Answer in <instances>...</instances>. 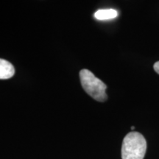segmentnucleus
Returning <instances> with one entry per match:
<instances>
[{
	"label": "nucleus",
	"instance_id": "obj_1",
	"mask_svg": "<svg viewBox=\"0 0 159 159\" xmlns=\"http://www.w3.org/2000/svg\"><path fill=\"white\" fill-rule=\"evenodd\" d=\"M147 142L140 133L131 132L125 137L122 146V159H143L146 153Z\"/></svg>",
	"mask_w": 159,
	"mask_h": 159
},
{
	"label": "nucleus",
	"instance_id": "obj_6",
	"mask_svg": "<svg viewBox=\"0 0 159 159\" xmlns=\"http://www.w3.org/2000/svg\"><path fill=\"white\" fill-rule=\"evenodd\" d=\"M131 130H134V126H132V128H131Z\"/></svg>",
	"mask_w": 159,
	"mask_h": 159
},
{
	"label": "nucleus",
	"instance_id": "obj_4",
	"mask_svg": "<svg viewBox=\"0 0 159 159\" xmlns=\"http://www.w3.org/2000/svg\"><path fill=\"white\" fill-rule=\"evenodd\" d=\"M118 16V12L114 9H102L94 13L95 19L97 20H109L115 19Z\"/></svg>",
	"mask_w": 159,
	"mask_h": 159
},
{
	"label": "nucleus",
	"instance_id": "obj_5",
	"mask_svg": "<svg viewBox=\"0 0 159 159\" xmlns=\"http://www.w3.org/2000/svg\"><path fill=\"white\" fill-rule=\"evenodd\" d=\"M153 67H154L155 71H156V72L159 75V61H157V62L155 63Z\"/></svg>",
	"mask_w": 159,
	"mask_h": 159
},
{
	"label": "nucleus",
	"instance_id": "obj_2",
	"mask_svg": "<svg viewBox=\"0 0 159 159\" xmlns=\"http://www.w3.org/2000/svg\"><path fill=\"white\" fill-rule=\"evenodd\" d=\"M80 78L82 86L87 94L99 102H105L108 99L106 91L107 85L94 76L88 69H82L80 71Z\"/></svg>",
	"mask_w": 159,
	"mask_h": 159
},
{
	"label": "nucleus",
	"instance_id": "obj_3",
	"mask_svg": "<svg viewBox=\"0 0 159 159\" xmlns=\"http://www.w3.org/2000/svg\"><path fill=\"white\" fill-rule=\"evenodd\" d=\"M15 74L13 66L7 61L0 58V80L11 78Z\"/></svg>",
	"mask_w": 159,
	"mask_h": 159
}]
</instances>
